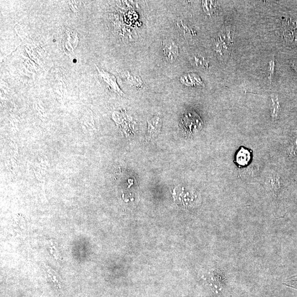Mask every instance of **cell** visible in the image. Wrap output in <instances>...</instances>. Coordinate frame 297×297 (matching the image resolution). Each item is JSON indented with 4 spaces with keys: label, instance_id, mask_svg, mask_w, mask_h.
Returning a JSON list of instances; mask_svg holds the SVG:
<instances>
[{
    "label": "cell",
    "instance_id": "cell-1",
    "mask_svg": "<svg viewBox=\"0 0 297 297\" xmlns=\"http://www.w3.org/2000/svg\"><path fill=\"white\" fill-rule=\"evenodd\" d=\"M174 197L177 204L183 205L186 207H194L197 204V195L193 193H184V189H182V191H177L174 190Z\"/></svg>",
    "mask_w": 297,
    "mask_h": 297
},
{
    "label": "cell",
    "instance_id": "cell-2",
    "mask_svg": "<svg viewBox=\"0 0 297 297\" xmlns=\"http://www.w3.org/2000/svg\"><path fill=\"white\" fill-rule=\"evenodd\" d=\"M162 45L165 59L169 63H174L179 55L178 46L171 39L164 40Z\"/></svg>",
    "mask_w": 297,
    "mask_h": 297
},
{
    "label": "cell",
    "instance_id": "cell-8",
    "mask_svg": "<svg viewBox=\"0 0 297 297\" xmlns=\"http://www.w3.org/2000/svg\"><path fill=\"white\" fill-rule=\"evenodd\" d=\"M190 60L192 64L197 67L206 68L208 66L206 59L200 55L193 56Z\"/></svg>",
    "mask_w": 297,
    "mask_h": 297
},
{
    "label": "cell",
    "instance_id": "cell-5",
    "mask_svg": "<svg viewBox=\"0 0 297 297\" xmlns=\"http://www.w3.org/2000/svg\"><path fill=\"white\" fill-rule=\"evenodd\" d=\"M251 159V153L247 149L242 148L237 154L236 162L239 165L245 166L248 165Z\"/></svg>",
    "mask_w": 297,
    "mask_h": 297
},
{
    "label": "cell",
    "instance_id": "cell-3",
    "mask_svg": "<svg viewBox=\"0 0 297 297\" xmlns=\"http://www.w3.org/2000/svg\"><path fill=\"white\" fill-rule=\"evenodd\" d=\"M185 126L189 129V132L191 133L197 132L201 126V121L199 116L196 114H188L184 119Z\"/></svg>",
    "mask_w": 297,
    "mask_h": 297
},
{
    "label": "cell",
    "instance_id": "cell-9",
    "mask_svg": "<svg viewBox=\"0 0 297 297\" xmlns=\"http://www.w3.org/2000/svg\"><path fill=\"white\" fill-rule=\"evenodd\" d=\"M127 78L128 81H129L132 85H134L135 87H139L142 86L143 84V81L140 78L133 76L132 75L130 74L129 72L127 73Z\"/></svg>",
    "mask_w": 297,
    "mask_h": 297
},
{
    "label": "cell",
    "instance_id": "cell-6",
    "mask_svg": "<svg viewBox=\"0 0 297 297\" xmlns=\"http://www.w3.org/2000/svg\"><path fill=\"white\" fill-rule=\"evenodd\" d=\"M101 75L103 80H105L108 83L109 86L112 87L114 91H115L116 93H118L119 95L121 96H123V93L120 90H119V88L116 83V80L114 77L110 74H107V73L105 72H101Z\"/></svg>",
    "mask_w": 297,
    "mask_h": 297
},
{
    "label": "cell",
    "instance_id": "cell-7",
    "mask_svg": "<svg viewBox=\"0 0 297 297\" xmlns=\"http://www.w3.org/2000/svg\"><path fill=\"white\" fill-rule=\"evenodd\" d=\"M176 25L180 33L183 35L185 38H190L193 36L189 27L181 19L177 20Z\"/></svg>",
    "mask_w": 297,
    "mask_h": 297
},
{
    "label": "cell",
    "instance_id": "cell-4",
    "mask_svg": "<svg viewBox=\"0 0 297 297\" xmlns=\"http://www.w3.org/2000/svg\"><path fill=\"white\" fill-rule=\"evenodd\" d=\"M162 126V120L159 117L156 116L148 121V138L150 140L157 136Z\"/></svg>",
    "mask_w": 297,
    "mask_h": 297
},
{
    "label": "cell",
    "instance_id": "cell-11",
    "mask_svg": "<svg viewBox=\"0 0 297 297\" xmlns=\"http://www.w3.org/2000/svg\"><path fill=\"white\" fill-rule=\"evenodd\" d=\"M284 285L297 289V275L292 276V277L287 279L285 281Z\"/></svg>",
    "mask_w": 297,
    "mask_h": 297
},
{
    "label": "cell",
    "instance_id": "cell-10",
    "mask_svg": "<svg viewBox=\"0 0 297 297\" xmlns=\"http://www.w3.org/2000/svg\"><path fill=\"white\" fill-rule=\"evenodd\" d=\"M213 1H202L203 8H204L205 12L208 14H210L215 9V6Z\"/></svg>",
    "mask_w": 297,
    "mask_h": 297
}]
</instances>
